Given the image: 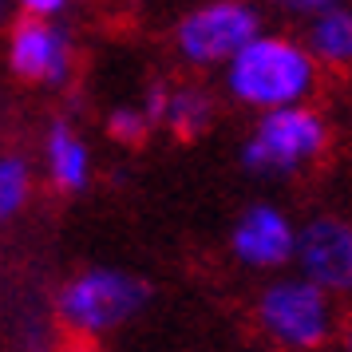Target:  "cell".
<instances>
[{
  "label": "cell",
  "mask_w": 352,
  "mask_h": 352,
  "mask_svg": "<svg viewBox=\"0 0 352 352\" xmlns=\"http://www.w3.org/2000/svg\"><path fill=\"white\" fill-rule=\"evenodd\" d=\"M317 80L320 64L305 48V40L265 32V28L250 44H241L222 67L226 96L241 107H250V111L309 103V96L317 91Z\"/></svg>",
  "instance_id": "1"
},
{
  "label": "cell",
  "mask_w": 352,
  "mask_h": 352,
  "mask_svg": "<svg viewBox=\"0 0 352 352\" xmlns=\"http://www.w3.org/2000/svg\"><path fill=\"white\" fill-rule=\"evenodd\" d=\"M151 127H155V119L146 115V107L123 103V107H115V111L107 115V135L123 146H139L146 135H151Z\"/></svg>",
  "instance_id": "13"
},
{
  "label": "cell",
  "mask_w": 352,
  "mask_h": 352,
  "mask_svg": "<svg viewBox=\"0 0 352 352\" xmlns=\"http://www.w3.org/2000/svg\"><path fill=\"white\" fill-rule=\"evenodd\" d=\"M8 72L32 87H64L76 72V44L60 20L20 16L8 28Z\"/></svg>",
  "instance_id": "6"
},
{
  "label": "cell",
  "mask_w": 352,
  "mask_h": 352,
  "mask_svg": "<svg viewBox=\"0 0 352 352\" xmlns=\"http://www.w3.org/2000/svg\"><path fill=\"white\" fill-rule=\"evenodd\" d=\"M32 162L24 155H0V222H12L32 202Z\"/></svg>",
  "instance_id": "12"
},
{
  "label": "cell",
  "mask_w": 352,
  "mask_h": 352,
  "mask_svg": "<svg viewBox=\"0 0 352 352\" xmlns=\"http://www.w3.org/2000/svg\"><path fill=\"white\" fill-rule=\"evenodd\" d=\"M151 301V285L143 277L111 265H87L72 273L56 293V320L76 340H103L127 329Z\"/></svg>",
  "instance_id": "2"
},
{
  "label": "cell",
  "mask_w": 352,
  "mask_h": 352,
  "mask_svg": "<svg viewBox=\"0 0 352 352\" xmlns=\"http://www.w3.org/2000/svg\"><path fill=\"white\" fill-rule=\"evenodd\" d=\"M44 170L52 186L64 194H80L91 186V146L67 119H56L44 135Z\"/></svg>",
  "instance_id": "10"
},
{
  "label": "cell",
  "mask_w": 352,
  "mask_h": 352,
  "mask_svg": "<svg viewBox=\"0 0 352 352\" xmlns=\"http://www.w3.org/2000/svg\"><path fill=\"white\" fill-rule=\"evenodd\" d=\"M297 273L324 285L333 297H352V222L317 214L297 230Z\"/></svg>",
  "instance_id": "7"
},
{
  "label": "cell",
  "mask_w": 352,
  "mask_h": 352,
  "mask_svg": "<svg viewBox=\"0 0 352 352\" xmlns=\"http://www.w3.org/2000/svg\"><path fill=\"white\" fill-rule=\"evenodd\" d=\"M155 127H166L178 139H198L214 123V96L198 83H155L143 99Z\"/></svg>",
  "instance_id": "9"
},
{
  "label": "cell",
  "mask_w": 352,
  "mask_h": 352,
  "mask_svg": "<svg viewBox=\"0 0 352 352\" xmlns=\"http://www.w3.org/2000/svg\"><path fill=\"white\" fill-rule=\"evenodd\" d=\"M254 320L265 340H273L277 349H293V352L320 349L340 329L336 297L324 285L309 281L305 273L273 277L270 285L257 293Z\"/></svg>",
  "instance_id": "3"
},
{
  "label": "cell",
  "mask_w": 352,
  "mask_h": 352,
  "mask_svg": "<svg viewBox=\"0 0 352 352\" xmlns=\"http://www.w3.org/2000/svg\"><path fill=\"white\" fill-rule=\"evenodd\" d=\"M329 123L309 103H289L273 111H257L250 139L241 143V166L257 178H289L324 155Z\"/></svg>",
  "instance_id": "4"
},
{
  "label": "cell",
  "mask_w": 352,
  "mask_h": 352,
  "mask_svg": "<svg viewBox=\"0 0 352 352\" xmlns=\"http://www.w3.org/2000/svg\"><path fill=\"white\" fill-rule=\"evenodd\" d=\"M261 8L254 0H206L190 8L175 28V52L198 72L226 67V60L261 32Z\"/></svg>",
  "instance_id": "5"
},
{
  "label": "cell",
  "mask_w": 352,
  "mask_h": 352,
  "mask_svg": "<svg viewBox=\"0 0 352 352\" xmlns=\"http://www.w3.org/2000/svg\"><path fill=\"white\" fill-rule=\"evenodd\" d=\"M293 250H297V226L273 202L245 206L230 230V254L241 270L277 273L293 261Z\"/></svg>",
  "instance_id": "8"
},
{
  "label": "cell",
  "mask_w": 352,
  "mask_h": 352,
  "mask_svg": "<svg viewBox=\"0 0 352 352\" xmlns=\"http://www.w3.org/2000/svg\"><path fill=\"white\" fill-rule=\"evenodd\" d=\"M305 48L313 52V60L320 67H333V72L336 67H352V8L344 0L309 16Z\"/></svg>",
  "instance_id": "11"
},
{
  "label": "cell",
  "mask_w": 352,
  "mask_h": 352,
  "mask_svg": "<svg viewBox=\"0 0 352 352\" xmlns=\"http://www.w3.org/2000/svg\"><path fill=\"white\" fill-rule=\"evenodd\" d=\"M72 0H16L20 16H44V20H60L67 12Z\"/></svg>",
  "instance_id": "14"
},
{
  "label": "cell",
  "mask_w": 352,
  "mask_h": 352,
  "mask_svg": "<svg viewBox=\"0 0 352 352\" xmlns=\"http://www.w3.org/2000/svg\"><path fill=\"white\" fill-rule=\"evenodd\" d=\"M12 12H16V0H0V24H8Z\"/></svg>",
  "instance_id": "16"
},
{
  "label": "cell",
  "mask_w": 352,
  "mask_h": 352,
  "mask_svg": "<svg viewBox=\"0 0 352 352\" xmlns=\"http://www.w3.org/2000/svg\"><path fill=\"white\" fill-rule=\"evenodd\" d=\"M340 344H344V349L352 352V320H349V324H344V329H340Z\"/></svg>",
  "instance_id": "17"
},
{
  "label": "cell",
  "mask_w": 352,
  "mask_h": 352,
  "mask_svg": "<svg viewBox=\"0 0 352 352\" xmlns=\"http://www.w3.org/2000/svg\"><path fill=\"white\" fill-rule=\"evenodd\" d=\"M265 4H273V8H281L285 16H313V12H320V8H329V4H340V0H265Z\"/></svg>",
  "instance_id": "15"
}]
</instances>
